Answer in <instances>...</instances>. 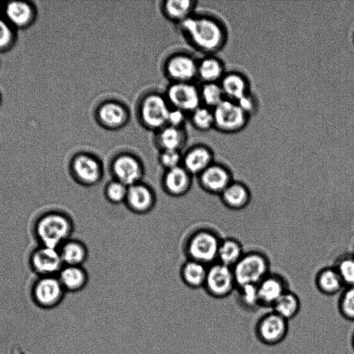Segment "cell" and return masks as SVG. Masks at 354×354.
Masks as SVG:
<instances>
[{
  "instance_id": "cell-1",
  "label": "cell",
  "mask_w": 354,
  "mask_h": 354,
  "mask_svg": "<svg viewBox=\"0 0 354 354\" xmlns=\"http://www.w3.org/2000/svg\"><path fill=\"white\" fill-rule=\"evenodd\" d=\"M179 25L189 43L207 55H214L220 51L227 43L226 26L212 15H193Z\"/></svg>"
},
{
  "instance_id": "cell-2",
  "label": "cell",
  "mask_w": 354,
  "mask_h": 354,
  "mask_svg": "<svg viewBox=\"0 0 354 354\" xmlns=\"http://www.w3.org/2000/svg\"><path fill=\"white\" fill-rule=\"evenodd\" d=\"M33 228L39 245L58 249L71 239L74 225L71 218L66 213L50 210L37 218Z\"/></svg>"
},
{
  "instance_id": "cell-3",
  "label": "cell",
  "mask_w": 354,
  "mask_h": 354,
  "mask_svg": "<svg viewBox=\"0 0 354 354\" xmlns=\"http://www.w3.org/2000/svg\"><path fill=\"white\" fill-rule=\"evenodd\" d=\"M232 270L237 288L257 285L270 272V263L264 253L252 250L245 252Z\"/></svg>"
},
{
  "instance_id": "cell-4",
  "label": "cell",
  "mask_w": 354,
  "mask_h": 354,
  "mask_svg": "<svg viewBox=\"0 0 354 354\" xmlns=\"http://www.w3.org/2000/svg\"><path fill=\"white\" fill-rule=\"evenodd\" d=\"M170 109L165 95L150 92L140 99L138 105V115L145 128L158 131L167 124Z\"/></svg>"
},
{
  "instance_id": "cell-5",
  "label": "cell",
  "mask_w": 354,
  "mask_h": 354,
  "mask_svg": "<svg viewBox=\"0 0 354 354\" xmlns=\"http://www.w3.org/2000/svg\"><path fill=\"white\" fill-rule=\"evenodd\" d=\"M221 239L216 233L209 230H200L189 239L187 252L189 259L207 266L217 261Z\"/></svg>"
},
{
  "instance_id": "cell-6",
  "label": "cell",
  "mask_w": 354,
  "mask_h": 354,
  "mask_svg": "<svg viewBox=\"0 0 354 354\" xmlns=\"http://www.w3.org/2000/svg\"><path fill=\"white\" fill-rule=\"evenodd\" d=\"M237 286L232 268L219 262L208 266L203 290L214 299H222L230 296Z\"/></svg>"
},
{
  "instance_id": "cell-7",
  "label": "cell",
  "mask_w": 354,
  "mask_h": 354,
  "mask_svg": "<svg viewBox=\"0 0 354 354\" xmlns=\"http://www.w3.org/2000/svg\"><path fill=\"white\" fill-rule=\"evenodd\" d=\"M214 128L224 133H235L243 130L250 117L232 100L224 99L213 109Z\"/></svg>"
},
{
  "instance_id": "cell-8",
  "label": "cell",
  "mask_w": 354,
  "mask_h": 354,
  "mask_svg": "<svg viewBox=\"0 0 354 354\" xmlns=\"http://www.w3.org/2000/svg\"><path fill=\"white\" fill-rule=\"evenodd\" d=\"M69 169L74 180L84 186L96 185L103 176L101 161L88 152H80L74 155Z\"/></svg>"
},
{
  "instance_id": "cell-9",
  "label": "cell",
  "mask_w": 354,
  "mask_h": 354,
  "mask_svg": "<svg viewBox=\"0 0 354 354\" xmlns=\"http://www.w3.org/2000/svg\"><path fill=\"white\" fill-rule=\"evenodd\" d=\"M288 332V321L273 310L263 314L257 322L255 334L257 339L268 346L283 342Z\"/></svg>"
},
{
  "instance_id": "cell-10",
  "label": "cell",
  "mask_w": 354,
  "mask_h": 354,
  "mask_svg": "<svg viewBox=\"0 0 354 354\" xmlns=\"http://www.w3.org/2000/svg\"><path fill=\"white\" fill-rule=\"evenodd\" d=\"M66 293L57 276L37 277L31 284L32 299L42 308L57 306Z\"/></svg>"
},
{
  "instance_id": "cell-11",
  "label": "cell",
  "mask_w": 354,
  "mask_h": 354,
  "mask_svg": "<svg viewBox=\"0 0 354 354\" xmlns=\"http://www.w3.org/2000/svg\"><path fill=\"white\" fill-rule=\"evenodd\" d=\"M170 106L192 113L202 105L199 88L192 82H171L165 94Z\"/></svg>"
},
{
  "instance_id": "cell-12",
  "label": "cell",
  "mask_w": 354,
  "mask_h": 354,
  "mask_svg": "<svg viewBox=\"0 0 354 354\" xmlns=\"http://www.w3.org/2000/svg\"><path fill=\"white\" fill-rule=\"evenodd\" d=\"M28 261L37 277L57 276L64 266L57 248L41 245L32 250Z\"/></svg>"
},
{
  "instance_id": "cell-13",
  "label": "cell",
  "mask_w": 354,
  "mask_h": 354,
  "mask_svg": "<svg viewBox=\"0 0 354 354\" xmlns=\"http://www.w3.org/2000/svg\"><path fill=\"white\" fill-rule=\"evenodd\" d=\"M114 179L127 186L141 182L144 176V167L135 155L124 152L114 157L111 164Z\"/></svg>"
},
{
  "instance_id": "cell-14",
  "label": "cell",
  "mask_w": 354,
  "mask_h": 354,
  "mask_svg": "<svg viewBox=\"0 0 354 354\" xmlns=\"http://www.w3.org/2000/svg\"><path fill=\"white\" fill-rule=\"evenodd\" d=\"M198 61L191 55L176 53L167 58L163 70L171 82H192L197 77Z\"/></svg>"
},
{
  "instance_id": "cell-15",
  "label": "cell",
  "mask_w": 354,
  "mask_h": 354,
  "mask_svg": "<svg viewBox=\"0 0 354 354\" xmlns=\"http://www.w3.org/2000/svg\"><path fill=\"white\" fill-rule=\"evenodd\" d=\"M95 118L102 127L109 130H117L128 123L129 113L127 106L122 102L115 100H107L97 106Z\"/></svg>"
},
{
  "instance_id": "cell-16",
  "label": "cell",
  "mask_w": 354,
  "mask_h": 354,
  "mask_svg": "<svg viewBox=\"0 0 354 354\" xmlns=\"http://www.w3.org/2000/svg\"><path fill=\"white\" fill-rule=\"evenodd\" d=\"M198 176L199 184L204 190L218 196L234 180L231 170L215 162Z\"/></svg>"
},
{
  "instance_id": "cell-17",
  "label": "cell",
  "mask_w": 354,
  "mask_h": 354,
  "mask_svg": "<svg viewBox=\"0 0 354 354\" xmlns=\"http://www.w3.org/2000/svg\"><path fill=\"white\" fill-rule=\"evenodd\" d=\"M257 288L261 306L270 308L289 290L286 279L279 274L272 272L265 277Z\"/></svg>"
},
{
  "instance_id": "cell-18",
  "label": "cell",
  "mask_w": 354,
  "mask_h": 354,
  "mask_svg": "<svg viewBox=\"0 0 354 354\" xmlns=\"http://www.w3.org/2000/svg\"><path fill=\"white\" fill-rule=\"evenodd\" d=\"M214 153L205 145H196L183 154L182 166L192 175H200L214 163Z\"/></svg>"
},
{
  "instance_id": "cell-19",
  "label": "cell",
  "mask_w": 354,
  "mask_h": 354,
  "mask_svg": "<svg viewBox=\"0 0 354 354\" xmlns=\"http://www.w3.org/2000/svg\"><path fill=\"white\" fill-rule=\"evenodd\" d=\"M124 203L133 212L145 214L153 207L156 196L151 188L140 182L128 187Z\"/></svg>"
},
{
  "instance_id": "cell-20",
  "label": "cell",
  "mask_w": 354,
  "mask_h": 354,
  "mask_svg": "<svg viewBox=\"0 0 354 354\" xmlns=\"http://www.w3.org/2000/svg\"><path fill=\"white\" fill-rule=\"evenodd\" d=\"M3 17L14 28L28 26L35 17L34 6L30 2L12 1L3 6Z\"/></svg>"
},
{
  "instance_id": "cell-21",
  "label": "cell",
  "mask_w": 354,
  "mask_h": 354,
  "mask_svg": "<svg viewBox=\"0 0 354 354\" xmlns=\"http://www.w3.org/2000/svg\"><path fill=\"white\" fill-rule=\"evenodd\" d=\"M192 176L182 165L165 170L162 178L164 189L173 196H183L191 188Z\"/></svg>"
},
{
  "instance_id": "cell-22",
  "label": "cell",
  "mask_w": 354,
  "mask_h": 354,
  "mask_svg": "<svg viewBox=\"0 0 354 354\" xmlns=\"http://www.w3.org/2000/svg\"><path fill=\"white\" fill-rule=\"evenodd\" d=\"M223 204L232 210H241L250 203L252 194L243 182L233 180L219 195Z\"/></svg>"
},
{
  "instance_id": "cell-23",
  "label": "cell",
  "mask_w": 354,
  "mask_h": 354,
  "mask_svg": "<svg viewBox=\"0 0 354 354\" xmlns=\"http://www.w3.org/2000/svg\"><path fill=\"white\" fill-rule=\"evenodd\" d=\"M219 84L225 98L234 102L250 92L248 79L239 71L226 72Z\"/></svg>"
},
{
  "instance_id": "cell-24",
  "label": "cell",
  "mask_w": 354,
  "mask_h": 354,
  "mask_svg": "<svg viewBox=\"0 0 354 354\" xmlns=\"http://www.w3.org/2000/svg\"><path fill=\"white\" fill-rule=\"evenodd\" d=\"M57 276L65 291L70 293L84 290L88 282L87 272L80 266H64Z\"/></svg>"
},
{
  "instance_id": "cell-25",
  "label": "cell",
  "mask_w": 354,
  "mask_h": 354,
  "mask_svg": "<svg viewBox=\"0 0 354 354\" xmlns=\"http://www.w3.org/2000/svg\"><path fill=\"white\" fill-rule=\"evenodd\" d=\"M315 284L319 292L327 296L337 295L345 288L334 266L320 269L315 275Z\"/></svg>"
},
{
  "instance_id": "cell-26",
  "label": "cell",
  "mask_w": 354,
  "mask_h": 354,
  "mask_svg": "<svg viewBox=\"0 0 354 354\" xmlns=\"http://www.w3.org/2000/svg\"><path fill=\"white\" fill-rule=\"evenodd\" d=\"M156 140L161 150L180 151L187 142V133L184 127L166 125L156 131Z\"/></svg>"
},
{
  "instance_id": "cell-27",
  "label": "cell",
  "mask_w": 354,
  "mask_h": 354,
  "mask_svg": "<svg viewBox=\"0 0 354 354\" xmlns=\"http://www.w3.org/2000/svg\"><path fill=\"white\" fill-rule=\"evenodd\" d=\"M225 73L224 63L214 55H207L198 61L197 77L203 83L219 82Z\"/></svg>"
},
{
  "instance_id": "cell-28",
  "label": "cell",
  "mask_w": 354,
  "mask_h": 354,
  "mask_svg": "<svg viewBox=\"0 0 354 354\" xmlns=\"http://www.w3.org/2000/svg\"><path fill=\"white\" fill-rule=\"evenodd\" d=\"M208 266L201 262L189 259L181 268L180 278L184 285L192 290L203 289Z\"/></svg>"
},
{
  "instance_id": "cell-29",
  "label": "cell",
  "mask_w": 354,
  "mask_h": 354,
  "mask_svg": "<svg viewBox=\"0 0 354 354\" xmlns=\"http://www.w3.org/2000/svg\"><path fill=\"white\" fill-rule=\"evenodd\" d=\"M196 3L191 0H168L162 3L161 8L166 18L180 24L194 15Z\"/></svg>"
},
{
  "instance_id": "cell-30",
  "label": "cell",
  "mask_w": 354,
  "mask_h": 354,
  "mask_svg": "<svg viewBox=\"0 0 354 354\" xmlns=\"http://www.w3.org/2000/svg\"><path fill=\"white\" fill-rule=\"evenodd\" d=\"M64 266H82L88 257L85 244L76 239H69L58 248Z\"/></svg>"
},
{
  "instance_id": "cell-31",
  "label": "cell",
  "mask_w": 354,
  "mask_h": 354,
  "mask_svg": "<svg viewBox=\"0 0 354 354\" xmlns=\"http://www.w3.org/2000/svg\"><path fill=\"white\" fill-rule=\"evenodd\" d=\"M244 253L243 245L238 239L227 237L221 241L217 262L232 268Z\"/></svg>"
},
{
  "instance_id": "cell-32",
  "label": "cell",
  "mask_w": 354,
  "mask_h": 354,
  "mask_svg": "<svg viewBox=\"0 0 354 354\" xmlns=\"http://www.w3.org/2000/svg\"><path fill=\"white\" fill-rule=\"evenodd\" d=\"M301 308L298 295L288 290L283 293L271 308L272 310L289 321L296 317Z\"/></svg>"
},
{
  "instance_id": "cell-33",
  "label": "cell",
  "mask_w": 354,
  "mask_h": 354,
  "mask_svg": "<svg viewBox=\"0 0 354 354\" xmlns=\"http://www.w3.org/2000/svg\"><path fill=\"white\" fill-rule=\"evenodd\" d=\"M199 92L202 105L212 109L225 99L219 82L203 83Z\"/></svg>"
},
{
  "instance_id": "cell-34",
  "label": "cell",
  "mask_w": 354,
  "mask_h": 354,
  "mask_svg": "<svg viewBox=\"0 0 354 354\" xmlns=\"http://www.w3.org/2000/svg\"><path fill=\"white\" fill-rule=\"evenodd\" d=\"M237 301L245 310L254 311L261 308L257 285H245L236 288Z\"/></svg>"
},
{
  "instance_id": "cell-35",
  "label": "cell",
  "mask_w": 354,
  "mask_h": 354,
  "mask_svg": "<svg viewBox=\"0 0 354 354\" xmlns=\"http://www.w3.org/2000/svg\"><path fill=\"white\" fill-rule=\"evenodd\" d=\"M190 113L191 123L197 130L206 131L214 128V115L212 109L201 105Z\"/></svg>"
},
{
  "instance_id": "cell-36",
  "label": "cell",
  "mask_w": 354,
  "mask_h": 354,
  "mask_svg": "<svg viewBox=\"0 0 354 354\" xmlns=\"http://www.w3.org/2000/svg\"><path fill=\"white\" fill-rule=\"evenodd\" d=\"M345 287L354 286V253L339 257L333 266Z\"/></svg>"
},
{
  "instance_id": "cell-37",
  "label": "cell",
  "mask_w": 354,
  "mask_h": 354,
  "mask_svg": "<svg viewBox=\"0 0 354 354\" xmlns=\"http://www.w3.org/2000/svg\"><path fill=\"white\" fill-rule=\"evenodd\" d=\"M337 306L339 313L344 319L354 322V286H346L343 289Z\"/></svg>"
},
{
  "instance_id": "cell-38",
  "label": "cell",
  "mask_w": 354,
  "mask_h": 354,
  "mask_svg": "<svg viewBox=\"0 0 354 354\" xmlns=\"http://www.w3.org/2000/svg\"><path fill=\"white\" fill-rule=\"evenodd\" d=\"M127 191L128 186L114 179L106 185L104 194L109 202L119 204L125 202Z\"/></svg>"
},
{
  "instance_id": "cell-39",
  "label": "cell",
  "mask_w": 354,
  "mask_h": 354,
  "mask_svg": "<svg viewBox=\"0 0 354 354\" xmlns=\"http://www.w3.org/2000/svg\"><path fill=\"white\" fill-rule=\"evenodd\" d=\"M158 160L160 165L168 170L182 165L183 154L180 151L161 150Z\"/></svg>"
},
{
  "instance_id": "cell-40",
  "label": "cell",
  "mask_w": 354,
  "mask_h": 354,
  "mask_svg": "<svg viewBox=\"0 0 354 354\" xmlns=\"http://www.w3.org/2000/svg\"><path fill=\"white\" fill-rule=\"evenodd\" d=\"M15 40V28L0 16V51L9 48Z\"/></svg>"
},
{
  "instance_id": "cell-41",
  "label": "cell",
  "mask_w": 354,
  "mask_h": 354,
  "mask_svg": "<svg viewBox=\"0 0 354 354\" xmlns=\"http://www.w3.org/2000/svg\"><path fill=\"white\" fill-rule=\"evenodd\" d=\"M240 108L250 117L258 111L259 103L257 97L251 92L236 102Z\"/></svg>"
},
{
  "instance_id": "cell-42",
  "label": "cell",
  "mask_w": 354,
  "mask_h": 354,
  "mask_svg": "<svg viewBox=\"0 0 354 354\" xmlns=\"http://www.w3.org/2000/svg\"><path fill=\"white\" fill-rule=\"evenodd\" d=\"M187 120V113L178 109L171 108L167 118V124L175 127H184Z\"/></svg>"
},
{
  "instance_id": "cell-43",
  "label": "cell",
  "mask_w": 354,
  "mask_h": 354,
  "mask_svg": "<svg viewBox=\"0 0 354 354\" xmlns=\"http://www.w3.org/2000/svg\"><path fill=\"white\" fill-rule=\"evenodd\" d=\"M351 346L354 351V331L352 334V336H351Z\"/></svg>"
},
{
  "instance_id": "cell-44",
  "label": "cell",
  "mask_w": 354,
  "mask_h": 354,
  "mask_svg": "<svg viewBox=\"0 0 354 354\" xmlns=\"http://www.w3.org/2000/svg\"><path fill=\"white\" fill-rule=\"evenodd\" d=\"M3 6L0 3V12L3 10Z\"/></svg>"
},
{
  "instance_id": "cell-45",
  "label": "cell",
  "mask_w": 354,
  "mask_h": 354,
  "mask_svg": "<svg viewBox=\"0 0 354 354\" xmlns=\"http://www.w3.org/2000/svg\"><path fill=\"white\" fill-rule=\"evenodd\" d=\"M353 39H354V35H353Z\"/></svg>"
}]
</instances>
